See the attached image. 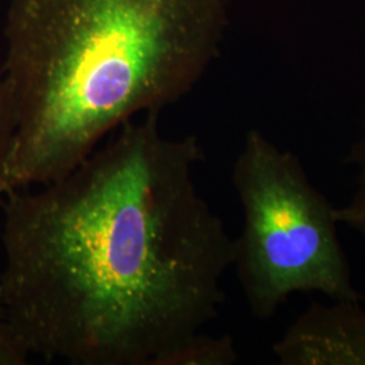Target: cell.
Segmentation results:
<instances>
[{
	"instance_id": "1",
	"label": "cell",
	"mask_w": 365,
	"mask_h": 365,
	"mask_svg": "<svg viewBox=\"0 0 365 365\" xmlns=\"http://www.w3.org/2000/svg\"><path fill=\"white\" fill-rule=\"evenodd\" d=\"M158 114L4 197L0 294L30 356L185 365L220 313L235 240L196 185V137H168Z\"/></svg>"
},
{
	"instance_id": "2",
	"label": "cell",
	"mask_w": 365,
	"mask_h": 365,
	"mask_svg": "<svg viewBox=\"0 0 365 365\" xmlns=\"http://www.w3.org/2000/svg\"><path fill=\"white\" fill-rule=\"evenodd\" d=\"M230 0H10V191L66 175L138 115L179 102L221 48Z\"/></svg>"
},
{
	"instance_id": "3",
	"label": "cell",
	"mask_w": 365,
	"mask_h": 365,
	"mask_svg": "<svg viewBox=\"0 0 365 365\" xmlns=\"http://www.w3.org/2000/svg\"><path fill=\"white\" fill-rule=\"evenodd\" d=\"M233 185L244 214L233 267L256 318H272L298 292L364 299L339 242L336 207L309 180L298 157L260 130L248 131Z\"/></svg>"
},
{
	"instance_id": "4",
	"label": "cell",
	"mask_w": 365,
	"mask_h": 365,
	"mask_svg": "<svg viewBox=\"0 0 365 365\" xmlns=\"http://www.w3.org/2000/svg\"><path fill=\"white\" fill-rule=\"evenodd\" d=\"M282 365H365L360 302H313L272 348Z\"/></svg>"
},
{
	"instance_id": "5",
	"label": "cell",
	"mask_w": 365,
	"mask_h": 365,
	"mask_svg": "<svg viewBox=\"0 0 365 365\" xmlns=\"http://www.w3.org/2000/svg\"><path fill=\"white\" fill-rule=\"evenodd\" d=\"M346 164L354 168V190L348 202L336 207L339 225H345L365 240V118L359 140L348 153Z\"/></svg>"
},
{
	"instance_id": "6",
	"label": "cell",
	"mask_w": 365,
	"mask_h": 365,
	"mask_svg": "<svg viewBox=\"0 0 365 365\" xmlns=\"http://www.w3.org/2000/svg\"><path fill=\"white\" fill-rule=\"evenodd\" d=\"M15 138V117L10 90L0 76V209L4 197L10 192L9 172Z\"/></svg>"
},
{
	"instance_id": "7",
	"label": "cell",
	"mask_w": 365,
	"mask_h": 365,
	"mask_svg": "<svg viewBox=\"0 0 365 365\" xmlns=\"http://www.w3.org/2000/svg\"><path fill=\"white\" fill-rule=\"evenodd\" d=\"M29 357L30 354L16 337L9 321L0 294V365L26 364Z\"/></svg>"
}]
</instances>
